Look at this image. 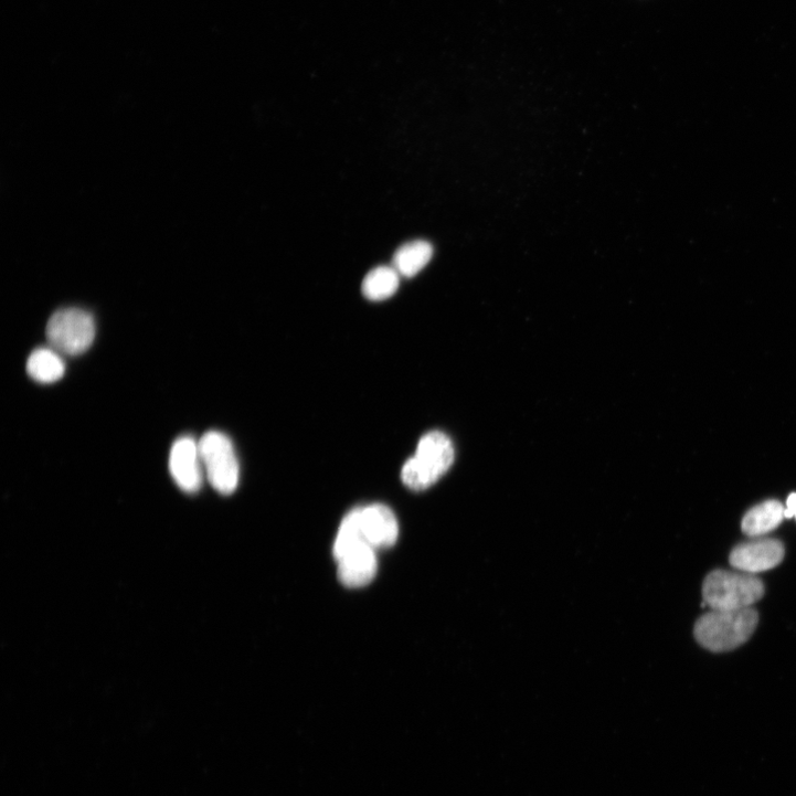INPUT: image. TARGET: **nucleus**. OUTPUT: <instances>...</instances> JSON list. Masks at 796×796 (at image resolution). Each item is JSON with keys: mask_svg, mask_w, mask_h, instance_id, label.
<instances>
[{"mask_svg": "<svg viewBox=\"0 0 796 796\" xmlns=\"http://www.w3.org/2000/svg\"><path fill=\"white\" fill-rule=\"evenodd\" d=\"M758 623V614L752 607L711 612L701 616L694 625V637L705 649L713 652L733 650L746 643Z\"/></svg>", "mask_w": 796, "mask_h": 796, "instance_id": "nucleus-1", "label": "nucleus"}, {"mask_svg": "<svg viewBox=\"0 0 796 796\" xmlns=\"http://www.w3.org/2000/svg\"><path fill=\"white\" fill-rule=\"evenodd\" d=\"M400 528L394 512L386 506L375 503L359 507L343 519L336 539L340 546L365 543L374 550L393 546Z\"/></svg>", "mask_w": 796, "mask_h": 796, "instance_id": "nucleus-2", "label": "nucleus"}, {"mask_svg": "<svg viewBox=\"0 0 796 796\" xmlns=\"http://www.w3.org/2000/svg\"><path fill=\"white\" fill-rule=\"evenodd\" d=\"M455 449L452 441L442 432H431L422 437L415 455L402 468L404 485L422 491L436 484L452 467Z\"/></svg>", "mask_w": 796, "mask_h": 796, "instance_id": "nucleus-3", "label": "nucleus"}, {"mask_svg": "<svg viewBox=\"0 0 796 796\" xmlns=\"http://www.w3.org/2000/svg\"><path fill=\"white\" fill-rule=\"evenodd\" d=\"M764 595V585L754 574L717 570L702 585V607L735 611L750 608Z\"/></svg>", "mask_w": 796, "mask_h": 796, "instance_id": "nucleus-4", "label": "nucleus"}, {"mask_svg": "<svg viewBox=\"0 0 796 796\" xmlns=\"http://www.w3.org/2000/svg\"><path fill=\"white\" fill-rule=\"evenodd\" d=\"M199 445L209 481L220 493L232 495L240 482V464L232 441L223 433L209 432Z\"/></svg>", "mask_w": 796, "mask_h": 796, "instance_id": "nucleus-5", "label": "nucleus"}, {"mask_svg": "<svg viewBox=\"0 0 796 796\" xmlns=\"http://www.w3.org/2000/svg\"><path fill=\"white\" fill-rule=\"evenodd\" d=\"M47 338L60 353L83 354L95 341V319L92 314L78 308L59 310L47 325Z\"/></svg>", "mask_w": 796, "mask_h": 796, "instance_id": "nucleus-6", "label": "nucleus"}, {"mask_svg": "<svg viewBox=\"0 0 796 796\" xmlns=\"http://www.w3.org/2000/svg\"><path fill=\"white\" fill-rule=\"evenodd\" d=\"M784 545L781 541L767 538H754L735 546L730 554V564L749 574H757L774 569L783 561Z\"/></svg>", "mask_w": 796, "mask_h": 796, "instance_id": "nucleus-7", "label": "nucleus"}, {"mask_svg": "<svg viewBox=\"0 0 796 796\" xmlns=\"http://www.w3.org/2000/svg\"><path fill=\"white\" fill-rule=\"evenodd\" d=\"M203 469L199 442L190 436L179 438L170 455V470L177 485L188 493L198 492L203 485Z\"/></svg>", "mask_w": 796, "mask_h": 796, "instance_id": "nucleus-8", "label": "nucleus"}, {"mask_svg": "<svg viewBox=\"0 0 796 796\" xmlns=\"http://www.w3.org/2000/svg\"><path fill=\"white\" fill-rule=\"evenodd\" d=\"M375 551L372 546L360 543L338 556L336 560L340 582L350 588L370 584L378 573Z\"/></svg>", "mask_w": 796, "mask_h": 796, "instance_id": "nucleus-9", "label": "nucleus"}, {"mask_svg": "<svg viewBox=\"0 0 796 796\" xmlns=\"http://www.w3.org/2000/svg\"><path fill=\"white\" fill-rule=\"evenodd\" d=\"M784 518V506L776 500H767L747 511L742 520V530L747 537L762 538L775 530Z\"/></svg>", "mask_w": 796, "mask_h": 796, "instance_id": "nucleus-10", "label": "nucleus"}, {"mask_svg": "<svg viewBox=\"0 0 796 796\" xmlns=\"http://www.w3.org/2000/svg\"><path fill=\"white\" fill-rule=\"evenodd\" d=\"M433 253L432 245L424 241L405 244L395 253L393 267L400 276L412 278L427 266Z\"/></svg>", "mask_w": 796, "mask_h": 796, "instance_id": "nucleus-11", "label": "nucleus"}, {"mask_svg": "<svg viewBox=\"0 0 796 796\" xmlns=\"http://www.w3.org/2000/svg\"><path fill=\"white\" fill-rule=\"evenodd\" d=\"M66 365L60 352L41 348L35 350L28 361V372L36 382L50 384L60 381Z\"/></svg>", "mask_w": 796, "mask_h": 796, "instance_id": "nucleus-12", "label": "nucleus"}, {"mask_svg": "<svg viewBox=\"0 0 796 796\" xmlns=\"http://www.w3.org/2000/svg\"><path fill=\"white\" fill-rule=\"evenodd\" d=\"M400 274L394 267L381 266L370 272L363 280L362 293L371 301L391 298L400 287Z\"/></svg>", "mask_w": 796, "mask_h": 796, "instance_id": "nucleus-13", "label": "nucleus"}, {"mask_svg": "<svg viewBox=\"0 0 796 796\" xmlns=\"http://www.w3.org/2000/svg\"><path fill=\"white\" fill-rule=\"evenodd\" d=\"M796 514V493L788 496L784 507V517L787 519L795 518Z\"/></svg>", "mask_w": 796, "mask_h": 796, "instance_id": "nucleus-14", "label": "nucleus"}, {"mask_svg": "<svg viewBox=\"0 0 796 796\" xmlns=\"http://www.w3.org/2000/svg\"><path fill=\"white\" fill-rule=\"evenodd\" d=\"M795 518H796V514H795Z\"/></svg>", "mask_w": 796, "mask_h": 796, "instance_id": "nucleus-15", "label": "nucleus"}]
</instances>
